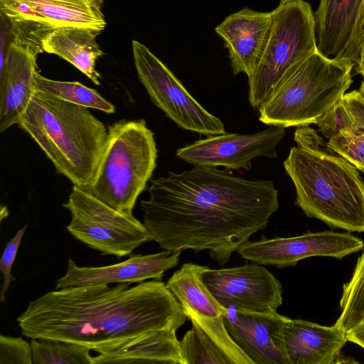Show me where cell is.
I'll return each mask as SVG.
<instances>
[{
  "label": "cell",
  "mask_w": 364,
  "mask_h": 364,
  "mask_svg": "<svg viewBox=\"0 0 364 364\" xmlns=\"http://www.w3.org/2000/svg\"><path fill=\"white\" fill-rule=\"evenodd\" d=\"M225 327L254 364H289L276 335L289 318L277 313L228 309L223 316Z\"/></svg>",
  "instance_id": "cell-18"
},
{
  "label": "cell",
  "mask_w": 364,
  "mask_h": 364,
  "mask_svg": "<svg viewBox=\"0 0 364 364\" xmlns=\"http://www.w3.org/2000/svg\"><path fill=\"white\" fill-rule=\"evenodd\" d=\"M272 21V11L262 12L250 8L230 14L215 27L228 49L234 75L249 77L257 67L267 43Z\"/></svg>",
  "instance_id": "cell-17"
},
{
  "label": "cell",
  "mask_w": 364,
  "mask_h": 364,
  "mask_svg": "<svg viewBox=\"0 0 364 364\" xmlns=\"http://www.w3.org/2000/svg\"><path fill=\"white\" fill-rule=\"evenodd\" d=\"M176 326L150 331L100 348L92 364H181Z\"/></svg>",
  "instance_id": "cell-20"
},
{
  "label": "cell",
  "mask_w": 364,
  "mask_h": 364,
  "mask_svg": "<svg viewBox=\"0 0 364 364\" xmlns=\"http://www.w3.org/2000/svg\"><path fill=\"white\" fill-rule=\"evenodd\" d=\"M347 339L364 349V321L347 332Z\"/></svg>",
  "instance_id": "cell-32"
},
{
  "label": "cell",
  "mask_w": 364,
  "mask_h": 364,
  "mask_svg": "<svg viewBox=\"0 0 364 364\" xmlns=\"http://www.w3.org/2000/svg\"><path fill=\"white\" fill-rule=\"evenodd\" d=\"M148 191L140 206L153 240L171 252L208 250L220 265L279 208L272 181L247 180L213 166L169 171Z\"/></svg>",
  "instance_id": "cell-1"
},
{
  "label": "cell",
  "mask_w": 364,
  "mask_h": 364,
  "mask_svg": "<svg viewBox=\"0 0 364 364\" xmlns=\"http://www.w3.org/2000/svg\"><path fill=\"white\" fill-rule=\"evenodd\" d=\"M284 136L285 128L277 126L252 134L224 133L208 136L178 149L176 156L193 166L249 171L255 158L277 157V146Z\"/></svg>",
  "instance_id": "cell-12"
},
{
  "label": "cell",
  "mask_w": 364,
  "mask_h": 364,
  "mask_svg": "<svg viewBox=\"0 0 364 364\" xmlns=\"http://www.w3.org/2000/svg\"><path fill=\"white\" fill-rule=\"evenodd\" d=\"M328 140L340 134H364V98L359 90L345 93L314 122Z\"/></svg>",
  "instance_id": "cell-24"
},
{
  "label": "cell",
  "mask_w": 364,
  "mask_h": 364,
  "mask_svg": "<svg viewBox=\"0 0 364 364\" xmlns=\"http://www.w3.org/2000/svg\"><path fill=\"white\" fill-rule=\"evenodd\" d=\"M71 214L67 230L102 255L122 257L153 238L133 214L119 212L73 186L63 204Z\"/></svg>",
  "instance_id": "cell-8"
},
{
  "label": "cell",
  "mask_w": 364,
  "mask_h": 364,
  "mask_svg": "<svg viewBox=\"0 0 364 364\" xmlns=\"http://www.w3.org/2000/svg\"><path fill=\"white\" fill-rule=\"evenodd\" d=\"M364 43V0L361 6L360 14L352 34V36L344 50L334 57L336 59H346L354 64V68L359 61L362 46Z\"/></svg>",
  "instance_id": "cell-31"
},
{
  "label": "cell",
  "mask_w": 364,
  "mask_h": 364,
  "mask_svg": "<svg viewBox=\"0 0 364 364\" xmlns=\"http://www.w3.org/2000/svg\"><path fill=\"white\" fill-rule=\"evenodd\" d=\"M158 150L153 132L144 119L111 124L97 170L84 189L112 208L132 214L156 166Z\"/></svg>",
  "instance_id": "cell-5"
},
{
  "label": "cell",
  "mask_w": 364,
  "mask_h": 364,
  "mask_svg": "<svg viewBox=\"0 0 364 364\" xmlns=\"http://www.w3.org/2000/svg\"><path fill=\"white\" fill-rule=\"evenodd\" d=\"M327 145L364 173V134H340L329 139Z\"/></svg>",
  "instance_id": "cell-28"
},
{
  "label": "cell",
  "mask_w": 364,
  "mask_h": 364,
  "mask_svg": "<svg viewBox=\"0 0 364 364\" xmlns=\"http://www.w3.org/2000/svg\"><path fill=\"white\" fill-rule=\"evenodd\" d=\"M364 241L350 234L333 231L308 232L289 237H262L247 240L237 250L244 259L261 265L278 268L295 266L300 260L311 257L342 259L359 252Z\"/></svg>",
  "instance_id": "cell-11"
},
{
  "label": "cell",
  "mask_w": 364,
  "mask_h": 364,
  "mask_svg": "<svg viewBox=\"0 0 364 364\" xmlns=\"http://www.w3.org/2000/svg\"><path fill=\"white\" fill-rule=\"evenodd\" d=\"M26 229L27 225H25L6 243L0 259V270L4 276L0 292V301L2 302L6 301V294L9 287L11 283L15 280V277L11 274L12 267Z\"/></svg>",
  "instance_id": "cell-30"
},
{
  "label": "cell",
  "mask_w": 364,
  "mask_h": 364,
  "mask_svg": "<svg viewBox=\"0 0 364 364\" xmlns=\"http://www.w3.org/2000/svg\"><path fill=\"white\" fill-rule=\"evenodd\" d=\"M340 308L341 313L335 325L346 332L364 321V251L350 279L343 284Z\"/></svg>",
  "instance_id": "cell-26"
},
{
  "label": "cell",
  "mask_w": 364,
  "mask_h": 364,
  "mask_svg": "<svg viewBox=\"0 0 364 364\" xmlns=\"http://www.w3.org/2000/svg\"><path fill=\"white\" fill-rule=\"evenodd\" d=\"M318 50L316 20L304 0H280L260 60L248 77L249 101L259 108L273 92Z\"/></svg>",
  "instance_id": "cell-7"
},
{
  "label": "cell",
  "mask_w": 364,
  "mask_h": 364,
  "mask_svg": "<svg viewBox=\"0 0 364 364\" xmlns=\"http://www.w3.org/2000/svg\"><path fill=\"white\" fill-rule=\"evenodd\" d=\"M363 0H319L314 16L318 51L328 58L340 54L354 31Z\"/></svg>",
  "instance_id": "cell-22"
},
{
  "label": "cell",
  "mask_w": 364,
  "mask_h": 364,
  "mask_svg": "<svg viewBox=\"0 0 364 364\" xmlns=\"http://www.w3.org/2000/svg\"><path fill=\"white\" fill-rule=\"evenodd\" d=\"M353 70L356 73L360 74L363 76V82H364V43L362 46L358 63L355 67Z\"/></svg>",
  "instance_id": "cell-33"
},
{
  "label": "cell",
  "mask_w": 364,
  "mask_h": 364,
  "mask_svg": "<svg viewBox=\"0 0 364 364\" xmlns=\"http://www.w3.org/2000/svg\"><path fill=\"white\" fill-rule=\"evenodd\" d=\"M100 33L80 27L56 28L43 38V50L67 60L94 84L100 85L102 77L95 65L97 60L104 55L96 40Z\"/></svg>",
  "instance_id": "cell-21"
},
{
  "label": "cell",
  "mask_w": 364,
  "mask_h": 364,
  "mask_svg": "<svg viewBox=\"0 0 364 364\" xmlns=\"http://www.w3.org/2000/svg\"><path fill=\"white\" fill-rule=\"evenodd\" d=\"M359 92H360V94L362 95V96L364 98V82H362L360 87L359 89Z\"/></svg>",
  "instance_id": "cell-34"
},
{
  "label": "cell",
  "mask_w": 364,
  "mask_h": 364,
  "mask_svg": "<svg viewBox=\"0 0 364 364\" xmlns=\"http://www.w3.org/2000/svg\"><path fill=\"white\" fill-rule=\"evenodd\" d=\"M276 337L289 364L336 363L348 341L347 332L335 324L326 326L291 318Z\"/></svg>",
  "instance_id": "cell-19"
},
{
  "label": "cell",
  "mask_w": 364,
  "mask_h": 364,
  "mask_svg": "<svg viewBox=\"0 0 364 364\" xmlns=\"http://www.w3.org/2000/svg\"><path fill=\"white\" fill-rule=\"evenodd\" d=\"M36 80L37 90L51 94L68 102L96 109L107 114L115 112L114 105L105 100L97 90L79 82L50 80L39 73Z\"/></svg>",
  "instance_id": "cell-25"
},
{
  "label": "cell",
  "mask_w": 364,
  "mask_h": 364,
  "mask_svg": "<svg viewBox=\"0 0 364 364\" xmlns=\"http://www.w3.org/2000/svg\"><path fill=\"white\" fill-rule=\"evenodd\" d=\"M90 284L48 291L17 318L22 334L96 350L187 321L181 304L161 280Z\"/></svg>",
  "instance_id": "cell-2"
},
{
  "label": "cell",
  "mask_w": 364,
  "mask_h": 364,
  "mask_svg": "<svg viewBox=\"0 0 364 364\" xmlns=\"http://www.w3.org/2000/svg\"><path fill=\"white\" fill-rule=\"evenodd\" d=\"M38 54L11 33L4 65L0 70V132L18 124L37 91Z\"/></svg>",
  "instance_id": "cell-14"
},
{
  "label": "cell",
  "mask_w": 364,
  "mask_h": 364,
  "mask_svg": "<svg viewBox=\"0 0 364 364\" xmlns=\"http://www.w3.org/2000/svg\"><path fill=\"white\" fill-rule=\"evenodd\" d=\"M297 146L284 161L296 204L333 228L364 232V183L358 169L306 126L294 132Z\"/></svg>",
  "instance_id": "cell-3"
},
{
  "label": "cell",
  "mask_w": 364,
  "mask_h": 364,
  "mask_svg": "<svg viewBox=\"0 0 364 364\" xmlns=\"http://www.w3.org/2000/svg\"><path fill=\"white\" fill-rule=\"evenodd\" d=\"M181 252L134 255L117 264L102 267H79L71 259L55 289L90 284L139 283L149 279L161 280L165 272L176 267Z\"/></svg>",
  "instance_id": "cell-15"
},
{
  "label": "cell",
  "mask_w": 364,
  "mask_h": 364,
  "mask_svg": "<svg viewBox=\"0 0 364 364\" xmlns=\"http://www.w3.org/2000/svg\"><path fill=\"white\" fill-rule=\"evenodd\" d=\"M33 364L31 343L20 337L0 336V364Z\"/></svg>",
  "instance_id": "cell-29"
},
{
  "label": "cell",
  "mask_w": 364,
  "mask_h": 364,
  "mask_svg": "<svg viewBox=\"0 0 364 364\" xmlns=\"http://www.w3.org/2000/svg\"><path fill=\"white\" fill-rule=\"evenodd\" d=\"M138 77L152 102L179 127L205 136L225 133L218 117L206 110L174 74L144 44L133 40Z\"/></svg>",
  "instance_id": "cell-9"
},
{
  "label": "cell",
  "mask_w": 364,
  "mask_h": 364,
  "mask_svg": "<svg viewBox=\"0 0 364 364\" xmlns=\"http://www.w3.org/2000/svg\"><path fill=\"white\" fill-rule=\"evenodd\" d=\"M18 125L75 186L86 189L90 185L107 130L88 107L37 90Z\"/></svg>",
  "instance_id": "cell-4"
},
{
  "label": "cell",
  "mask_w": 364,
  "mask_h": 364,
  "mask_svg": "<svg viewBox=\"0 0 364 364\" xmlns=\"http://www.w3.org/2000/svg\"><path fill=\"white\" fill-rule=\"evenodd\" d=\"M208 268L191 262L184 263L168 279L166 285L183 310L208 317L223 316L228 309L217 301L202 278Z\"/></svg>",
  "instance_id": "cell-23"
},
{
  "label": "cell",
  "mask_w": 364,
  "mask_h": 364,
  "mask_svg": "<svg viewBox=\"0 0 364 364\" xmlns=\"http://www.w3.org/2000/svg\"><path fill=\"white\" fill-rule=\"evenodd\" d=\"M183 311L192 326L179 341L181 364H254L230 335L223 316Z\"/></svg>",
  "instance_id": "cell-16"
},
{
  "label": "cell",
  "mask_w": 364,
  "mask_h": 364,
  "mask_svg": "<svg viewBox=\"0 0 364 364\" xmlns=\"http://www.w3.org/2000/svg\"><path fill=\"white\" fill-rule=\"evenodd\" d=\"M104 0H0L1 14L10 22L27 23L44 34L60 27L102 32L107 23Z\"/></svg>",
  "instance_id": "cell-13"
},
{
  "label": "cell",
  "mask_w": 364,
  "mask_h": 364,
  "mask_svg": "<svg viewBox=\"0 0 364 364\" xmlns=\"http://www.w3.org/2000/svg\"><path fill=\"white\" fill-rule=\"evenodd\" d=\"M353 68L349 60L328 58L317 50L260 105L259 120L284 128L314 124L349 88Z\"/></svg>",
  "instance_id": "cell-6"
},
{
  "label": "cell",
  "mask_w": 364,
  "mask_h": 364,
  "mask_svg": "<svg viewBox=\"0 0 364 364\" xmlns=\"http://www.w3.org/2000/svg\"><path fill=\"white\" fill-rule=\"evenodd\" d=\"M202 278L217 301L226 309L269 313L282 304V285L267 268L257 263L206 269Z\"/></svg>",
  "instance_id": "cell-10"
},
{
  "label": "cell",
  "mask_w": 364,
  "mask_h": 364,
  "mask_svg": "<svg viewBox=\"0 0 364 364\" xmlns=\"http://www.w3.org/2000/svg\"><path fill=\"white\" fill-rule=\"evenodd\" d=\"M34 364H92L91 348L60 340L31 338Z\"/></svg>",
  "instance_id": "cell-27"
}]
</instances>
